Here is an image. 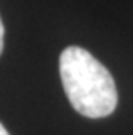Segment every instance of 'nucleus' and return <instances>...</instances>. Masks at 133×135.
I'll return each mask as SVG.
<instances>
[{
    "instance_id": "3",
    "label": "nucleus",
    "mask_w": 133,
    "mask_h": 135,
    "mask_svg": "<svg viewBox=\"0 0 133 135\" xmlns=\"http://www.w3.org/2000/svg\"><path fill=\"white\" fill-rule=\"evenodd\" d=\"M0 135H10V133L7 132V129L2 126V122H0Z\"/></svg>"
},
{
    "instance_id": "2",
    "label": "nucleus",
    "mask_w": 133,
    "mask_h": 135,
    "mask_svg": "<svg viewBox=\"0 0 133 135\" xmlns=\"http://www.w3.org/2000/svg\"><path fill=\"white\" fill-rule=\"evenodd\" d=\"M3 37H5V27H3L2 18H0V55L3 52Z\"/></svg>"
},
{
    "instance_id": "1",
    "label": "nucleus",
    "mask_w": 133,
    "mask_h": 135,
    "mask_svg": "<svg viewBox=\"0 0 133 135\" xmlns=\"http://www.w3.org/2000/svg\"><path fill=\"white\" fill-rule=\"evenodd\" d=\"M64 92L74 109L85 117H106L117 106V89L111 73L90 52L68 47L59 56Z\"/></svg>"
}]
</instances>
